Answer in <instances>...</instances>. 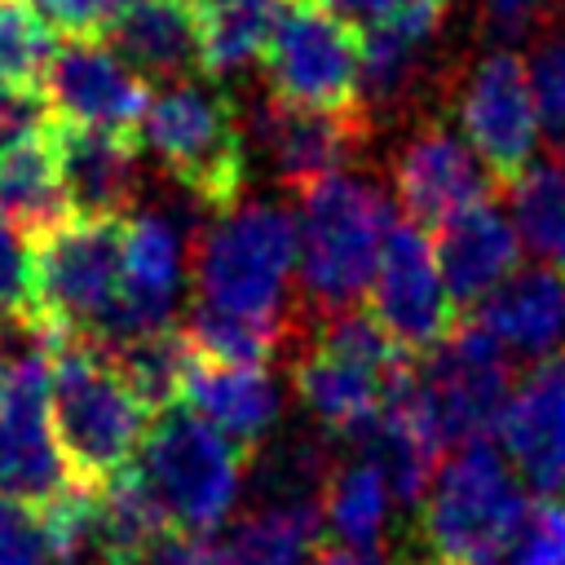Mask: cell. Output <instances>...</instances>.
<instances>
[{"label": "cell", "mask_w": 565, "mask_h": 565, "mask_svg": "<svg viewBox=\"0 0 565 565\" xmlns=\"http://www.w3.org/2000/svg\"><path fill=\"white\" fill-rule=\"evenodd\" d=\"M269 93L287 106L327 110V115H362V31L340 22L313 0H291L269 53Z\"/></svg>", "instance_id": "11"}, {"label": "cell", "mask_w": 565, "mask_h": 565, "mask_svg": "<svg viewBox=\"0 0 565 565\" xmlns=\"http://www.w3.org/2000/svg\"><path fill=\"white\" fill-rule=\"evenodd\" d=\"M318 503H256L216 530L212 565H305L322 539Z\"/></svg>", "instance_id": "25"}, {"label": "cell", "mask_w": 565, "mask_h": 565, "mask_svg": "<svg viewBox=\"0 0 565 565\" xmlns=\"http://www.w3.org/2000/svg\"><path fill=\"white\" fill-rule=\"evenodd\" d=\"M494 437L530 490L543 499L565 494V362L552 358L512 388Z\"/></svg>", "instance_id": "16"}, {"label": "cell", "mask_w": 565, "mask_h": 565, "mask_svg": "<svg viewBox=\"0 0 565 565\" xmlns=\"http://www.w3.org/2000/svg\"><path fill=\"white\" fill-rule=\"evenodd\" d=\"M459 128L499 181H516L539 150L543 115L530 88L525 57L508 44L481 53L459 84Z\"/></svg>", "instance_id": "13"}, {"label": "cell", "mask_w": 565, "mask_h": 565, "mask_svg": "<svg viewBox=\"0 0 565 565\" xmlns=\"http://www.w3.org/2000/svg\"><path fill=\"white\" fill-rule=\"evenodd\" d=\"M508 199L521 247H530L539 265L565 269V168L530 163L516 181H508Z\"/></svg>", "instance_id": "31"}, {"label": "cell", "mask_w": 565, "mask_h": 565, "mask_svg": "<svg viewBox=\"0 0 565 565\" xmlns=\"http://www.w3.org/2000/svg\"><path fill=\"white\" fill-rule=\"evenodd\" d=\"M393 490L384 481V472L366 459V455H349L335 463L327 494H322V525L327 534H335L344 547H366L380 552V539L388 530V512H393Z\"/></svg>", "instance_id": "27"}, {"label": "cell", "mask_w": 565, "mask_h": 565, "mask_svg": "<svg viewBox=\"0 0 565 565\" xmlns=\"http://www.w3.org/2000/svg\"><path fill=\"white\" fill-rule=\"evenodd\" d=\"M26 318V252L18 230L0 221V322Z\"/></svg>", "instance_id": "40"}, {"label": "cell", "mask_w": 565, "mask_h": 565, "mask_svg": "<svg viewBox=\"0 0 565 565\" xmlns=\"http://www.w3.org/2000/svg\"><path fill=\"white\" fill-rule=\"evenodd\" d=\"M402 565H499L494 556H437V552H411Z\"/></svg>", "instance_id": "43"}, {"label": "cell", "mask_w": 565, "mask_h": 565, "mask_svg": "<svg viewBox=\"0 0 565 565\" xmlns=\"http://www.w3.org/2000/svg\"><path fill=\"white\" fill-rule=\"evenodd\" d=\"M62 35H106L132 0H26Z\"/></svg>", "instance_id": "38"}, {"label": "cell", "mask_w": 565, "mask_h": 565, "mask_svg": "<svg viewBox=\"0 0 565 565\" xmlns=\"http://www.w3.org/2000/svg\"><path fill=\"white\" fill-rule=\"evenodd\" d=\"M124 216L66 212L26 247V318L44 344H106L124 296Z\"/></svg>", "instance_id": "1"}, {"label": "cell", "mask_w": 565, "mask_h": 565, "mask_svg": "<svg viewBox=\"0 0 565 565\" xmlns=\"http://www.w3.org/2000/svg\"><path fill=\"white\" fill-rule=\"evenodd\" d=\"M247 463L252 455L243 446H234L185 402H177L150 419V433L132 468L159 503L168 530L207 534L225 525Z\"/></svg>", "instance_id": "5"}, {"label": "cell", "mask_w": 565, "mask_h": 565, "mask_svg": "<svg viewBox=\"0 0 565 565\" xmlns=\"http://www.w3.org/2000/svg\"><path fill=\"white\" fill-rule=\"evenodd\" d=\"M331 433H291L260 441V459L252 463V486L260 503H318L327 494V481L335 472Z\"/></svg>", "instance_id": "28"}, {"label": "cell", "mask_w": 565, "mask_h": 565, "mask_svg": "<svg viewBox=\"0 0 565 565\" xmlns=\"http://www.w3.org/2000/svg\"><path fill=\"white\" fill-rule=\"evenodd\" d=\"M366 300H371L375 322L406 353H433L459 327V318H455L459 305L441 278L437 247H433L428 230H419L411 221H393Z\"/></svg>", "instance_id": "14"}, {"label": "cell", "mask_w": 565, "mask_h": 565, "mask_svg": "<svg viewBox=\"0 0 565 565\" xmlns=\"http://www.w3.org/2000/svg\"><path fill=\"white\" fill-rule=\"evenodd\" d=\"M40 97L53 124L110 132L128 141H141L154 102L150 79L132 71L110 44H102V35H66L53 49Z\"/></svg>", "instance_id": "12"}, {"label": "cell", "mask_w": 565, "mask_h": 565, "mask_svg": "<svg viewBox=\"0 0 565 565\" xmlns=\"http://www.w3.org/2000/svg\"><path fill=\"white\" fill-rule=\"evenodd\" d=\"M53 358V428L79 486L102 490L124 477L150 433V406L124 380L115 358L88 340L49 344Z\"/></svg>", "instance_id": "2"}, {"label": "cell", "mask_w": 565, "mask_h": 565, "mask_svg": "<svg viewBox=\"0 0 565 565\" xmlns=\"http://www.w3.org/2000/svg\"><path fill=\"white\" fill-rule=\"evenodd\" d=\"M512 388V358L477 318L459 322L415 366V402L441 446H472L499 433Z\"/></svg>", "instance_id": "9"}, {"label": "cell", "mask_w": 565, "mask_h": 565, "mask_svg": "<svg viewBox=\"0 0 565 565\" xmlns=\"http://www.w3.org/2000/svg\"><path fill=\"white\" fill-rule=\"evenodd\" d=\"M66 212L71 207L57 168V132L53 119H44L0 146V221L18 234H40Z\"/></svg>", "instance_id": "24"}, {"label": "cell", "mask_w": 565, "mask_h": 565, "mask_svg": "<svg viewBox=\"0 0 565 565\" xmlns=\"http://www.w3.org/2000/svg\"><path fill=\"white\" fill-rule=\"evenodd\" d=\"M31 344H35V340H31ZM22 349H26V344H22ZM22 349H18V353H22ZM18 353L9 349V335H4V322H0V384H4V375H9V366L18 362Z\"/></svg>", "instance_id": "44"}, {"label": "cell", "mask_w": 565, "mask_h": 565, "mask_svg": "<svg viewBox=\"0 0 565 565\" xmlns=\"http://www.w3.org/2000/svg\"><path fill=\"white\" fill-rule=\"evenodd\" d=\"M525 481L486 441L441 459L419 499V539L437 556H499L525 516Z\"/></svg>", "instance_id": "8"}, {"label": "cell", "mask_w": 565, "mask_h": 565, "mask_svg": "<svg viewBox=\"0 0 565 565\" xmlns=\"http://www.w3.org/2000/svg\"><path fill=\"white\" fill-rule=\"evenodd\" d=\"M44 119H49L44 97L13 93V88H4V84H0V146H4V141H13L18 132H26V128L44 124Z\"/></svg>", "instance_id": "41"}, {"label": "cell", "mask_w": 565, "mask_h": 565, "mask_svg": "<svg viewBox=\"0 0 565 565\" xmlns=\"http://www.w3.org/2000/svg\"><path fill=\"white\" fill-rule=\"evenodd\" d=\"M415 362L371 309L318 318L309 349L291 366V384L313 424L331 437H353L388 402L397 375Z\"/></svg>", "instance_id": "4"}, {"label": "cell", "mask_w": 565, "mask_h": 565, "mask_svg": "<svg viewBox=\"0 0 565 565\" xmlns=\"http://www.w3.org/2000/svg\"><path fill=\"white\" fill-rule=\"evenodd\" d=\"M472 318L508 358L543 366L565 344V274L552 265H525L494 287Z\"/></svg>", "instance_id": "19"}, {"label": "cell", "mask_w": 565, "mask_h": 565, "mask_svg": "<svg viewBox=\"0 0 565 565\" xmlns=\"http://www.w3.org/2000/svg\"><path fill=\"white\" fill-rule=\"evenodd\" d=\"M565 18V0H481V31L499 44L539 35Z\"/></svg>", "instance_id": "37"}, {"label": "cell", "mask_w": 565, "mask_h": 565, "mask_svg": "<svg viewBox=\"0 0 565 565\" xmlns=\"http://www.w3.org/2000/svg\"><path fill=\"white\" fill-rule=\"evenodd\" d=\"M291 322L287 318H256V313H234L221 305L199 300L190 309L185 335L199 358L207 362H230V366H265L278 358Z\"/></svg>", "instance_id": "30"}, {"label": "cell", "mask_w": 565, "mask_h": 565, "mask_svg": "<svg viewBox=\"0 0 565 565\" xmlns=\"http://www.w3.org/2000/svg\"><path fill=\"white\" fill-rule=\"evenodd\" d=\"M75 486L53 428V358L49 344L35 340L0 384V494L44 512Z\"/></svg>", "instance_id": "10"}, {"label": "cell", "mask_w": 565, "mask_h": 565, "mask_svg": "<svg viewBox=\"0 0 565 565\" xmlns=\"http://www.w3.org/2000/svg\"><path fill=\"white\" fill-rule=\"evenodd\" d=\"M313 565H388L384 552H366V547H344V543H331L313 556Z\"/></svg>", "instance_id": "42"}, {"label": "cell", "mask_w": 565, "mask_h": 565, "mask_svg": "<svg viewBox=\"0 0 565 565\" xmlns=\"http://www.w3.org/2000/svg\"><path fill=\"white\" fill-rule=\"evenodd\" d=\"M433 247L455 305H481L521 269V234L494 203H481L441 225Z\"/></svg>", "instance_id": "21"}, {"label": "cell", "mask_w": 565, "mask_h": 565, "mask_svg": "<svg viewBox=\"0 0 565 565\" xmlns=\"http://www.w3.org/2000/svg\"><path fill=\"white\" fill-rule=\"evenodd\" d=\"M260 141L274 159V172L287 190L305 194L309 185L344 172V163L362 150V115H327V110H305L287 102H269L260 115Z\"/></svg>", "instance_id": "18"}, {"label": "cell", "mask_w": 565, "mask_h": 565, "mask_svg": "<svg viewBox=\"0 0 565 565\" xmlns=\"http://www.w3.org/2000/svg\"><path fill=\"white\" fill-rule=\"evenodd\" d=\"M141 141L203 207L216 216L238 207L247 185V132L221 88L203 79L168 84L150 102Z\"/></svg>", "instance_id": "7"}, {"label": "cell", "mask_w": 565, "mask_h": 565, "mask_svg": "<svg viewBox=\"0 0 565 565\" xmlns=\"http://www.w3.org/2000/svg\"><path fill=\"white\" fill-rule=\"evenodd\" d=\"M110 565H212V552L199 534L159 530L154 539H146L141 547H132L128 556H119Z\"/></svg>", "instance_id": "39"}, {"label": "cell", "mask_w": 565, "mask_h": 565, "mask_svg": "<svg viewBox=\"0 0 565 565\" xmlns=\"http://www.w3.org/2000/svg\"><path fill=\"white\" fill-rule=\"evenodd\" d=\"M106 44L146 79H194L203 75L199 18L190 0H132L106 31Z\"/></svg>", "instance_id": "22"}, {"label": "cell", "mask_w": 565, "mask_h": 565, "mask_svg": "<svg viewBox=\"0 0 565 565\" xmlns=\"http://www.w3.org/2000/svg\"><path fill=\"white\" fill-rule=\"evenodd\" d=\"M503 565H565V499H539L503 547Z\"/></svg>", "instance_id": "34"}, {"label": "cell", "mask_w": 565, "mask_h": 565, "mask_svg": "<svg viewBox=\"0 0 565 565\" xmlns=\"http://www.w3.org/2000/svg\"><path fill=\"white\" fill-rule=\"evenodd\" d=\"M0 565H57L49 516L0 494Z\"/></svg>", "instance_id": "36"}, {"label": "cell", "mask_w": 565, "mask_h": 565, "mask_svg": "<svg viewBox=\"0 0 565 565\" xmlns=\"http://www.w3.org/2000/svg\"><path fill=\"white\" fill-rule=\"evenodd\" d=\"M300 269V221L278 203H238L221 212L194 243L199 300L287 318L291 274Z\"/></svg>", "instance_id": "6"}, {"label": "cell", "mask_w": 565, "mask_h": 565, "mask_svg": "<svg viewBox=\"0 0 565 565\" xmlns=\"http://www.w3.org/2000/svg\"><path fill=\"white\" fill-rule=\"evenodd\" d=\"M313 4H322L327 13H335L340 22H349L353 31L393 26L402 35L433 40L450 0H313Z\"/></svg>", "instance_id": "33"}, {"label": "cell", "mask_w": 565, "mask_h": 565, "mask_svg": "<svg viewBox=\"0 0 565 565\" xmlns=\"http://www.w3.org/2000/svg\"><path fill=\"white\" fill-rule=\"evenodd\" d=\"M525 71H530V88H534L543 128L561 137L565 132V18L534 35Z\"/></svg>", "instance_id": "35"}, {"label": "cell", "mask_w": 565, "mask_h": 565, "mask_svg": "<svg viewBox=\"0 0 565 565\" xmlns=\"http://www.w3.org/2000/svg\"><path fill=\"white\" fill-rule=\"evenodd\" d=\"M556 146H561V168H565V132L556 137Z\"/></svg>", "instance_id": "45"}, {"label": "cell", "mask_w": 565, "mask_h": 565, "mask_svg": "<svg viewBox=\"0 0 565 565\" xmlns=\"http://www.w3.org/2000/svg\"><path fill=\"white\" fill-rule=\"evenodd\" d=\"M199 18L203 75H234L269 53L291 0H190Z\"/></svg>", "instance_id": "26"}, {"label": "cell", "mask_w": 565, "mask_h": 565, "mask_svg": "<svg viewBox=\"0 0 565 565\" xmlns=\"http://www.w3.org/2000/svg\"><path fill=\"white\" fill-rule=\"evenodd\" d=\"M49 22L26 0H0V84L40 97L44 71L53 62Z\"/></svg>", "instance_id": "32"}, {"label": "cell", "mask_w": 565, "mask_h": 565, "mask_svg": "<svg viewBox=\"0 0 565 565\" xmlns=\"http://www.w3.org/2000/svg\"><path fill=\"white\" fill-rule=\"evenodd\" d=\"M181 282H185V252L177 225L159 212L132 216L124 230V296L102 349H119L132 335L168 327Z\"/></svg>", "instance_id": "17"}, {"label": "cell", "mask_w": 565, "mask_h": 565, "mask_svg": "<svg viewBox=\"0 0 565 565\" xmlns=\"http://www.w3.org/2000/svg\"><path fill=\"white\" fill-rule=\"evenodd\" d=\"M106 353L115 358V366L124 371V380L137 388V397L154 415L181 402L185 380H190V371L199 362L185 327H172V322L168 327H154L146 335H132V340H124L119 349H106Z\"/></svg>", "instance_id": "29"}, {"label": "cell", "mask_w": 565, "mask_h": 565, "mask_svg": "<svg viewBox=\"0 0 565 565\" xmlns=\"http://www.w3.org/2000/svg\"><path fill=\"white\" fill-rule=\"evenodd\" d=\"M66 207L75 216H124L137 194V146L128 137L53 124Z\"/></svg>", "instance_id": "23"}, {"label": "cell", "mask_w": 565, "mask_h": 565, "mask_svg": "<svg viewBox=\"0 0 565 565\" xmlns=\"http://www.w3.org/2000/svg\"><path fill=\"white\" fill-rule=\"evenodd\" d=\"M181 402L199 419H207L216 433H225L234 446H243L247 455L260 441H269L282 415V393L269 366H230V362H207V358L194 362Z\"/></svg>", "instance_id": "20"}, {"label": "cell", "mask_w": 565, "mask_h": 565, "mask_svg": "<svg viewBox=\"0 0 565 565\" xmlns=\"http://www.w3.org/2000/svg\"><path fill=\"white\" fill-rule=\"evenodd\" d=\"M393 185L406 221L437 234L455 216L490 203L503 181L486 168V159L468 146V137H455L441 124H424L397 150Z\"/></svg>", "instance_id": "15"}, {"label": "cell", "mask_w": 565, "mask_h": 565, "mask_svg": "<svg viewBox=\"0 0 565 565\" xmlns=\"http://www.w3.org/2000/svg\"><path fill=\"white\" fill-rule=\"evenodd\" d=\"M388 230L393 203L371 177L335 172L300 194V282L318 318L358 309Z\"/></svg>", "instance_id": "3"}]
</instances>
